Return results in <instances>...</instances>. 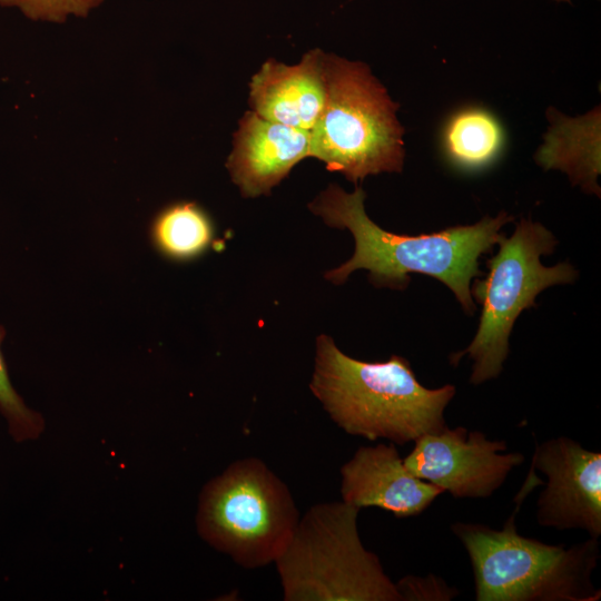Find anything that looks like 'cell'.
<instances>
[{
  "label": "cell",
  "mask_w": 601,
  "mask_h": 601,
  "mask_svg": "<svg viewBox=\"0 0 601 601\" xmlns=\"http://www.w3.org/2000/svg\"><path fill=\"white\" fill-rule=\"evenodd\" d=\"M504 441H491L481 431L464 426L422 435L403 459L418 479L455 499H487L524 462L521 452H509Z\"/></svg>",
  "instance_id": "ba28073f"
},
{
  "label": "cell",
  "mask_w": 601,
  "mask_h": 601,
  "mask_svg": "<svg viewBox=\"0 0 601 601\" xmlns=\"http://www.w3.org/2000/svg\"><path fill=\"white\" fill-rule=\"evenodd\" d=\"M309 387L331 418L347 434L395 445L447 426L444 411L456 393L452 384L427 388L410 362L392 355L386 362H364L344 354L332 337L316 339Z\"/></svg>",
  "instance_id": "7a4b0ae2"
},
{
  "label": "cell",
  "mask_w": 601,
  "mask_h": 601,
  "mask_svg": "<svg viewBox=\"0 0 601 601\" xmlns=\"http://www.w3.org/2000/svg\"><path fill=\"white\" fill-rule=\"evenodd\" d=\"M150 238L165 257L190 260L208 249L214 239V226L208 214L196 203L178 201L155 216Z\"/></svg>",
  "instance_id": "5bb4252c"
},
{
  "label": "cell",
  "mask_w": 601,
  "mask_h": 601,
  "mask_svg": "<svg viewBox=\"0 0 601 601\" xmlns=\"http://www.w3.org/2000/svg\"><path fill=\"white\" fill-rule=\"evenodd\" d=\"M504 144L503 129L489 111L469 107L453 114L442 134L446 159L462 170H479L491 165Z\"/></svg>",
  "instance_id": "4fadbf2b"
},
{
  "label": "cell",
  "mask_w": 601,
  "mask_h": 601,
  "mask_svg": "<svg viewBox=\"0 0 601 601\" xmlns=\"http://www.w3.org/2000/svg\"><path fill=\"white\" fill-rule=\"evenodd\" d=\"M530 471L516 506L500 530L482 523L454 522L452 533L470 558L476 601H598L592 574L600 559L598 539L570 546L548 544L518 532L515 515L540 484Z\"/></svg>",
  "instance_id": "3957f363"
},
{
  "label": "cell",
  "mask_w": 601,
  "mask_h": 601,
  "mask_svg": "<svg viewBox=\"0 0 601 601\" xmlns=\"http://www.w3.org/2000/svg\"><path fill=\"white\" fill-rule=\"evenodd\" d=\"M298 520L289 489L257 457L235 461L210 480L196 518L200 536L246 569L275 562Z\"/></svg>",
  "instance_id": "8992f818"
},
{
  "label": "cell",
  "mask_w": 601,
  "mask_h": 601,
  "mask_svg": "<svg viewBox=\"0 0 601 601\" xmlns=\"http://www.w3.org/2000/svg\"><path fill=\"white\" fill-rule=\"evenodd\" d=\"M359 509L311 506L275 561L285 601H402L378 556L359 539Z\"/></svg>",
  "instance_id": "277c9868"
},
{
  "label": "cell",
  "mask_w": 601,
  "mask_h": 601,
  "mask_svg": "<svg viewBox=\"0 0 601 601\" xmlns=\"http://www.w3.org/2000/svg\"><path fill=\"white\" fill-rule=\"evenodd\" d=\"M311 157L309 131L245 112L227 160L233 181L245 197L269 194L290 169Z\"/></svg>",
  "instance_id": "8fae6325"
},
{
  "label": "cell",
  "mask_w": 601,
  "mask_h": 601,
  "mask_svg": "<svg viewBox=\"0 0 601 601\" xmlns=\"http://www.w3.org/2000/svg\"><path fill=\"white\" fill-rule=\"evenodd\" d=\"M364 199L361 187L349 194L331 185L309 204V209L327 225L347 228L355 240L352 258L327 272L325 277L342 284L352 272L364 268L374 285L403 289L411 280L408 274H424L446 285L463 309L474 314L471 283L482 274L479 258L492 252L504 236L501 228L513 217L501 211L496 217L486 216L473 225L416 236L396 235L368 218Z\"/></svg>",
  "instance_id": "6da1fadb"
},
{
  "label": "cell",
  "mask_w": 601,
  "mask_h": 601,
  "mask_svg": "<svg viewBox=\"0 0 601 601\" xmlns=\"http://www.w3.org/2000/svg\"><path fill=\"white\" fill-rule=\"evenodd\" d=\"M556 244L544 226L522 219L509 238H501L497 253L486 260L487 275L472 285L471 294L482 306L479 328L465 349L451 354L450 363L455 366L469 355L473 361V385L501 374L513 324L524 309L535 306L538 294L575 279L578 273L569 263L546 267L540 262Z\"/></svg>",
  "instance_id": "52a82bcc"
},
{
  "label": "cell",
  "mask_w": 601,
  "mask_h": 601,
  "mask_svg": "<svg viewBox=\"0 0 601 601\" xmlns=\"http://www.w3.org/2000/svg\"><path fill=\"white\" fill-rule=\"evenodd\" d=\"M6 329L0 325V413L8 423V430L17 442L37 439L43 431V418L29 408L13 388L1 351Z\"/></svg>",
  "instance_id": "9a60e30c"
},
{
  "label": "cell",
  "mask_w": 601,
  "mask_h": 601,
  "mask_svg": "<svg viewBox=\"0 0 601 601\" xmlns=\"http://www.w3.org/2000/svg\"><path fill=\"white\" fill-rule=\"evenodd\" d=\"M326 102L309 131L311 157L357 183L401 171L404 160L398 105L362 62L325 55Z\"/></svg>",
  "instance_id": "5b68a950"
},
{
  "label": "cell",
  "mask_w": 601,
  "mask_h": 601,
  "mask_svg": "<svg viewBox=\"0 0 601 601\" xmlns=\"http://www.w3.org/2000/svg\"><path fill=\"white\" fill-rule=\"evenodd\" d=\"M402 601H449L459 594L442 578L407 575L396 583Z\"/></svg>",
  "instance_id": "e0dca14e"
},
{
  "label": "cell",
  "mask_w": 601,
  "mask_h": 601,
  "mask_svg": "<svg viewBox=\"0 0 601 601\" xmlns=\"http://www.w3.org/2000/svg\"><path fill=\"white\" fill-rule=\"evenodd\" d=\"M104 0H0L4 8H17L31 20L65 22L70 14L87 17Z\"/></svg>",
  "instance_id": "2e32d148"
},
{
  "label": "cell",
  "mask_w": 601,
  "mask_h": 601,
  "mask_svg": "<svg viewBox=\"0 0 601 601\" xmlns=\"http://www.w3.org/2000/svg\"><path fill=\"white\" fill-rule=\"evenodd\" d=\"M562 1H569V0H562Z\"/></svg>",
  "instance_id": "ac0fdd59"
},
{
  "label": "cell",
  "mask_w": 601,
  "mask_h": 601,
  "mask_svg": "<svg viewBox=\"0 0 601 601\" xmlns=\"http://www.w3.org/2000/svg\"><path fill=\"white\" fill-rule=\"evenodd\" d=\"M343 502L380 508L396 518L423 513L443 492L405 466L395 444L361 446L341 469Z\"/></svg>",
  "instance_id": "30bf717a"
},
{
  "label": "cell",
  "mask_w": 601,
  "mask_h": 601,
  "mask_svg": "<svg viewBox=\"0 0 601 601\" xmlns=\"http://www.w3.org/2000/svg\"><path fill=\"white\" fill-rule=\"evenodd\" d=\"M324 57L321 49H314L294 66L267 60L249 86V105L254 112L267 120L311 131L326 102Z\"/></svg>",
  "instance_id": "7c38bea8"
},
{
  "label": "cell",
  "mask_w": 601,
  "mask_h": 601,
  "mask_svg": "<svg viewBox=\"0 0 601 601\" xmlns=\"http://www.w3.org/2000/svg\"><path fill=\"white\" fill-rule=\"evenodd\" d=\"M532 467L548 479L536 502V521L556 530L601 535V453L558 436L536 443Z\"/></svg>",
  "instance_id": "9c48e42d"
}]
</instances>
